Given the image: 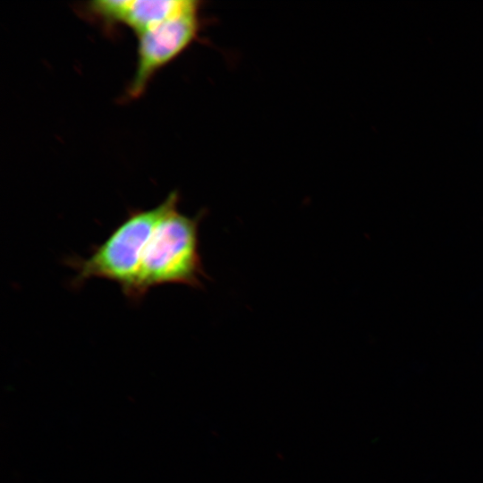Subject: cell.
<instances>
[{
  "label": "cell",
  "instance_id": "1",
  "mask_svg": "<svg viewBox=\"0 0 483 483\" xmlns=\"http://www.w3.org/2000/svg\"><path fill=\"white\" fill-rule=\"evenodd\" d=\"M176 200L160 218L143 250L136 285L135 301L155 286L182 284L201 288L208 275L199 250L201 211L194 217L182 214Z\"/></svg>",
  "mask_w": 483,
  "mask_h": 483
},
{
  "label": "cell",
  "instance_id": "2",
  "mask_svg": "<svg viewBox=\"0 0 483 483\" xmlns=\"http://www.w3.org/2000/svg\"><path fill=\"white\" fill-rule=\"evenodd\" d=\"M179 199L174 191L158 206L150 209L131 210L122 222L99 245L92 247L84 258L70 257L64 262L75 271L73 287L91 278L116 283L131 301H135L136 285L141 255L155 226L168 208Z\"/></svg>",
  "mask_w": 483,
  "mask_h": 483
},
{
  "label": "cell",
  "instance_id": "3",
  "mask_svg": "<svg viewBox=\"0 0 483 483\" xmlns=\"http://www.w3.org/2000/svg\"><path fill=\"white\" fill-rule=\"evenodd\" d=\"M199 4L193 0L179 14L138 36L136 70L127 92L131 98L142 95L154 74L194 41L199 30Z\"/></svg>",
  "mask_w": 483,
  "mask_h": 483
},
{
  "label": "cell",
  "instance_id": "4",
  "mask_svg": "<svg viewBox=\"0 0 483 483\" xmlns=\"http://www.w3.org/2000/svg\"><path fill=\"white\" fill-rule=\"evenodd\" d=\"M192 0H100L90 2L88 10L109 24H124L137 36L179 14Z\"/></svg>",
  "mask_w": 483,
  "mask_h": 483
}]
</instances>
